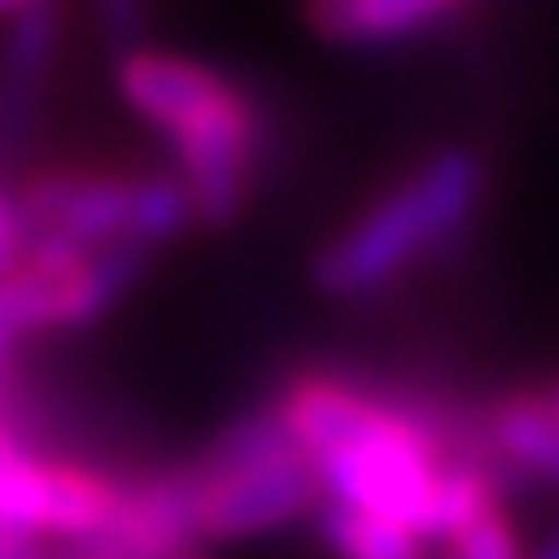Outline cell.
<instances>
[{"label":"cell","mask_w":559,"mask_h":559,"mask_svg":"<svg viewBox=\"0 0 559 559\" xmlns=\"http://www.w3.org/2000/svg\"><path fill=\"white\" fill-rule=\"evenodd\" d=\"M311 519H317V534L332 549V559H430V544L419 539L415 528L379 519V513H362V508H347V502L321 498Z\"/></svg>","instance_id":"obj_8"},{"label":"cell","mask_w":559,"mask_h":559,"mask_svg":"<svg viewBox=\"0 0 559 559\" xmlns=\"http://www.w3.org/2000/svg\"><path fill=\"white\" fill-rule=\"evenodd\" d=\"M477 11V0H300L306 32L342 52H394L430 41Z\"/></svg>","instance_id":"obj_6"},{"label":"cell","mask_w":559,"mask_h":559,"mask_svg":"<svg viewBox=\"0 0 559 559\" xmlns=\"http://www.w3.org/2000/svg\"><path fill=\"white\" fill-rule=\"evenodd\" d=\"M477 425L487 456L498 461L502 481L513 492H523V487H555L559 492V419L539 404L534 383L477 400Z\"/></svg>","instance_id":"obj_7"},{"label":"cell","mask_w":559,"mask_h":559,"mask_svg":"<svg viewBox=\"0 0 559 559\" xmlns=\"http://www.w3.org/2000/svg\"><path fill=\"white\" fill-rule=\"evenodd\" d=\"M94 32L109 47V58H124L135 47H151L156 32V0H88Z\"/></svg>","instance_id":"obj_10"},{"label":"cell","mask_w":559,"mask_h":559,"mask_svg":"<svg viewBox=\"0 0 559 559\" xmlns=\"http://www.w3.org/2000/svg\"><path fill=\"white\" fill-rule=\"evenodd\" d=\"M21 249V223H16V207H11V192H0V270L16 260Z\"/></svg>","instance_id":"obj_11"},{"label":"cell","mask_w":559,"mask_h":559,"mask_svg":"<svg viewBox=\"0 0 559 559\" xmlns=\"http://www.w3.org/2000/svg\"><path fill=\"white\" fill-rule=\"evenodd\" d=\"M492 202V156L472 140L436 145L389 181L362 213L326 234L311 254V285L326 300H379L477 239Z\"/></svg>","instance_id":"obj_2"},{"label":"cell","mask_w":559,"mask_h":559,"mask_svg":"<svg viewBox=\"0 0 559 559\" xmlns=\"http://www.w3.org/2000/svg\"><path fill=\"white\" fill-rule=\"evenodd\" d=\"M11 539H16V534H11V528H0V549H5V544H11Z\"/></svg>","instance_id":"obj_16"},{"label":"cell","mask_w":559,"mask_h":559,"mask_svg":"<svg viewBox=\"0 0 559 559\" xmlns=\"http://www.w3.org/2000/svg\"><path fill=\"white\" fill-rule=\"evenodd\" d=\"M62 32H68L62 0H26L5 16V41H0V160H16L26 151V140L37 135L62 62Z\"/></svg>","instance_id":"obj_5"},{"label":"cell","mask_w":559,"mask_h":559,"mask_svg":"<svg viewBox=\"0 0 559 559\" xmlns=\"http://www.w3.org/2000/svg\"><path fill=\"white\" fill-rule=\"evenodd\" d=\"M440 559H528V544L519 539L513 523V502H487L466 523H456L445 539L436 544Z\"/></svg>","instance_id":"obj_9"},{"label":"cell","mask_w":559,"mask_h":559,"mask_svg":"<svg viewBox=\"0 0 559 559\" xmlns=\"http://www.w3.org/2000/svg\"><path fill=\"white\" fill-rule=\"evenodd\" d=\"M528 559H559V523L544 534L539 544H528Z\"/></svg>","instance_id":"obj_13"},{"label":"cell","mask_w":559,"mask_h":559,"mask_svg":"<svg viewBox=\"0 0 559 559\" xmlns=\"http://www.w3.org/2000/svg\"><path fill=\"white\" fill-rule=\"evenodd\" d=\"M0 559H47V544H37V539H11L5 549H0Z\"/></svg>","instance_id":"obj_12"},{"label":"cell","mask_w":559,"mask_h":559,"mask_svg":"<svg viewBox=\"0 0 559 559\" xmlns=\"http://www.w3.org/2000/svg\"><path fill=\"white\" fill-rule=\"evenodd\" d=\"M202 544H249L306 523L321 508V481L290 425L270 400L223 419L181 461Z\"/></svg>","instance_id":"obj_3"},{"label":"cell","mask_w":559,"mask_h":559,"mask_svg":"<svg viewBox=\"0 0 559 559\" xmlns=\"http://www.w3.org/2000/svg\"><path fill=\"white\" fill-rule=\"evenodd\" d=\"M534 394H539V404L559 419V373H555V379H544V383H534Z\"/></svg>","instance_id":"obj_14"},{"label":"cell","mask_w":559,"mask_h":559,"mask_svg":"<svg viewBox=\"0 0 559 559\" xmlns=\"http://www.w3.org/2000/svg\"><path fill=\"white\" fill-rule=\"evenodd\" d=\"M16 5H26V0H0V16H11Z\"/></svg>","instance_id":"obj_15"},{"label":"cell","mask_w":559,"mask_h":559,"mask_svg":"<svg viewBox=\"0 0 559 559\" xmlns=\"http://www.w3.org/2000/svg\"><path fill=\"white\" fill-rule=\"evenodd\" d=\"M115 94L145 130L160 135L198 228H239L260 202L280 140V124L260 88L213 62L166 52L151 41L115 58Z\"/></svg>","instance_id":"obj_1"},{"label":"cell","mask_w":559,"mask_h":559,"mask_svg":"<svg viewBox=\"0 0 559 559\" xmlns=\"http://www.w3.org/2000/svg\"><path fill=\"white\" fill-rule=\"evenodd\" d=\"M21 239L135 243L156 254L187 239L198 218L171 171H104V166H32L11 187Z\"/></svg>","instance_id":"obj_4"}]
</instances>
